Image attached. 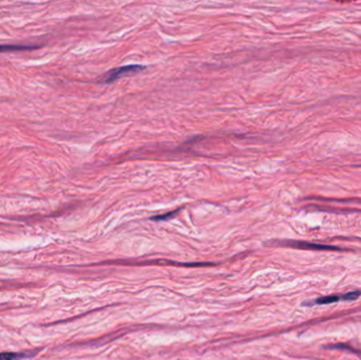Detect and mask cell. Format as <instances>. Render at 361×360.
Returning a JSON list of instances; mask_svg holds the SVG:
<instances>
[{"label":"cell","mask_w":361,"mask_h":360,"mask_svg":"<svg viewBox=\"0 0 361 360\" xmlns=\"http://www.w3.org/2000/svg\"><path fill=\"white\" fill-rule=\"evenodd\" d=\"M144 67L143 66H138V65H132V66H125V67H121L117 68L114 70H111L108 72V73L105 75L104 77V82L109 84L114 82L117 78L122 77L125 74H129V73H133V72H138L143 70Z\"/></svg>","instance_id":"cell-1"},{"label":"cell","mask_w":361,"mask_h":360,"mask_svg":"<svg viewBox=\"0 0 361 360\" xmlns=\"http://www.w3.org/2000/svg\"><path fill=\"white\" fill-rule=\"evenodd\" d=\"M285 245L299 248V249H314V250H339L338 247L324 245V244H316V243H310L305 241H290L286 242Z\"/></svg>","instance_id":"cell-2"},{"label":"cell","mask_w":361,"mask_h":360,"mask_svg":"<svg viewBox=\"0 0 361 360\" xmlns=\"http://www.w3.org/2000/svg\"><path fill=\"white\" fill-rule=\"evenodd\" d=\"M37 48H39V46H25V44H0V53L34 50Z\"/></svg>","instance_id":"cell-3"},{"label":"cell","mask_w":361,"mask_h":360,"mask_svg":"<svg viewBox=\"0 0 361 360\" xmlns=\"http://www.w3.org/2000/svg\"><path fill=\"white\" fill-rule=\"evenodd\" d=\"M341 300H342V295L341 296L331 295V296H326V297H320V298L315 300V303L316 304H331V303H335V302H338Z\"/></svg>","instance_id":"cell-4"},{"label":"cell","mask_w":361,"mask_h":360,"mask_svg":"<svg viewBox=\"0 0 361 360\" xmlns=\"http://www.w3.org/2000/svg\"><path fill=\"white\" fill-rule=\"evenodd\" d=\"M361 296V292L356 291V292H350L346 295H342V300L346 301H352V300H356L358 299L359 297Z\"/></svg>","instance_id":"cell-5"},{"label":"cell","mask_w":361,"mask_h":360,"mask_svg":"<svg viewBox=\"0 0 361 360\" xmlns=\"http://www.w3.org/2000/svg\"><path fill=\"white\" fill-rule=\"evenodd\" d=\"M23 356V354L16 353H0V360H15L18 357Z\"/></svg>","instance_id":"cell-6"},{"label":"cell","mask_w":361,"mask_h":360,"mask_svg":"<svg viewBox=\"0 0 361 360\" xmlns=\"http://www.w3.org/2000/svg\"><path fill=\"white\" fill-rule=\"evenodd\" d=\"M179 210H176V211H173V212H168L166 214H162V215H157V217H153L152 220H156V221H161V220H167L168 218L170 217H174V215L176 213H178Z\"/></svg>","instance_id":"cell-7"}]
</instances>
